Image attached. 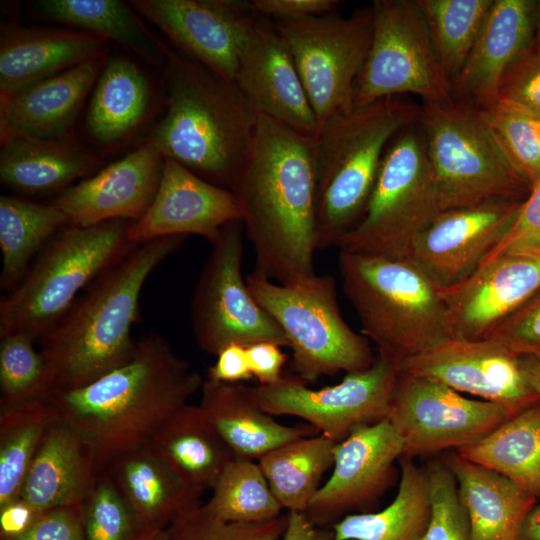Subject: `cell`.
I'll return each instance as SVG.
<instances>
[{"label": "cell", "instance_id": "ac0fdd59", "mask_svg": "<svg viewBox=\"0 0 540 540\" xmlns=\"http://www.w3.org/2000/svg\"><path fill=\"white\" fill-rule=\"evenodd\" d=\"M177 50L213 73L234 81L257 15L243 0H132Z\"/></svg>", "mask_w": 540, "mask_h": 540}, {"label": "cell", "instance_id": "91938a15", "mask_svg": "<svg viewBox=\"0 0 540 540\" xmlns=\"http://www.w3.org/2000/svg\"><path fill=\"white\" fill-rule=\"evenodd\" d=\"M131 540H168V534L166 529L143 530Z\"/></svg>", "mask_w": 540, "mask_h": 540}, {"label": "cell", "instance_id": "db71d44e", "mask_svg": "<svg viewBox=\"0 0 540 540\" xmlns=\"http://www.w3.org/2000/svg\"><path fill=\"white\" fill-rule=\"evenodd\" d=\"M252 378L247 348L238 343L224 347L207 371V379L224 383L240 384Z\"/></svg>", "mask_w": 540, "mask_h": 540}, {"label": "cell", "instance_id": "f907efd6", "mask_svg": "<svg viewBox=\"0 0 540 540\" xmlns=\"http://www.w3.org/2000/svg\"><path fill=\"white\" fill-rule=\"evenodd\" d=\"M6 540H86L81 505L42 512L27 530Z\"/></svg>", "mask_w": 540, "mask_h": 540}, {"label": "cell", "instance_id": "603a6c76", "mask_svg": "<svg viewBox=\"0 0 540 540\" xmlns=\"http://www.w3.org/2000/svg\"><path fill=\"white\" fill-rule=\"evenodd\" d=\"M164 157L148 139L137 149L59 194L53 203L69 225L91 226L114 219L136 221L150 207L160 184Z\"/></svg>", "mask_w": 540, "mask_h": 540}, {"label": "cell", "instance_id": "7a4b0ae2", "mask_svg": "<svg viewBox=\"0 0 540 540\" xmlns=\"http://www.w3.org/2000/svg\"><path fill=\"white\" fill-rule=\"evenodd\" d=\"M201 375L159 334L137 341L133 357L94 382L47 400L92 446L103 468L147 445L203 384Z\"/></svg>", "mask_w": 540, "mask_h": 540}, {"label": "cell", "instance_id": "7bdbcfd3", "mask_svg": "<svg viewBox=\"0 0 540 540\" xmlns=\"http://www.w3.org/2000/svg\"><path fill=\"white\" fill-rule=\"evenodd\" d=\"M480 109L533 189L540 182V114L497 98Z\"/></svg>", "mask_w": 540, "mask_h": 540}, {"label": "cell", "instance_id": "484cf974", "mask_svg": "<svg viewBox=\"0 0 540 540\" xmlns=\"http://www.w3.org/2000/svg\"><path fill=\"white\" fill-rule=\"evenodd\" d=\"M106 59H90L0 99V137H74L76 119Z\"/></svg>", "mask_w": 540, "mask_h": 540}, {"label": "cell", "instance_id": "ee69618b", "mask_svg": "<svg viewBox=\"0 0 540 540\" xmlns=\"http://www.w3.org/2000/svg\"><path fill=\"white\" fill-rule=\"evenodd\" d=\"M288 514L264 523H233L213 515L195 502L177 515L166 528L168 540H279Z\"/></svg>", "mask_w": 540, "mask_h": 540}, {"label": "cell", "instance_id": "816d5d0a", "mask_svg": "<svg viewBox=\"0 0 540 540\" xmlns=\"http://www.w3.org/2000/svg\"><path fill=\"white\" fill-rule=\"evenodd\" d=\"M250 8L258 16L271 20H289L332 14L340 5L336 0H251Z\"/></svg>", "mask_w": 540, "mask_h": 540}, {"label": "cell", "instance_id": "1f68e13d", "mask_svg": "<svg viewBox=\"0 0 540 540\" xmlns=\"http://www.w3.org/2000/svg\"><path fill=\"white\" fill-rule=\"evenodd\" d=\"M440 458L457 482L471 540H518L524 520L538 500L504 476L456 451H448Z\"/></svg>", "mask_w": 540, "mask_h": 540}, {"label": "cell", "instance_id": "4316f807", "mask_svg": "<svg viewBox=\"0 0 540 540\" xmlns=\"http://www.w3.org/2000/svg\"><path fill=\"white\" fill-rule=\"evenodd\" d=\"M100 471L89 442L58 416L32 460L20 498L39 513L80 506Z\"/></svg>", "mask_w": 540, "mask_h": 540}, {"label": "cell", "instance_id": "e575fe53", "mask_svg": "<svg viewBox=\"0 0 540 540\" xmlns=\"http://www.w3.org/2000/svg\"><path fill=\"white\" fill-rule=\"evenodd\" d=\"M397 494L384 509L348 514L334 524V540H419L430 517L429 483L425 467L412 458L399 460Z\"/></svg>", "mask_w": 540, "mask_h": 540}, {"label": "cell", "instance_id": "d6986e66", "mask_svg": "<svg viewBox=\"0 0 540 540\" xmlns=\"http://www.w3.org/2000/svg\"><path fill=\"white\" fill-rule=\"evenodd\" d=\"M524 201L440 211L413 242L408 259L439 289L470 277L513 227Z\"/></svg>", "mask_w": 540, "mask_h": 540}, {"label": "cell", "instance_id": "ffe728a7", "mask_svg": "<svg viewBox=\"0 0 540 540\" xmlns=\"http://www.w3.org/2000/svg\"><path fill=\"white\" fill-rule=\"evenodd\" d=\"M234 220H241V211L232 190L208 182L178 162L164 158L157 193L145 214L131 222L128 236L136 245L190 234L212 243L221 229Z\"/></svg>", "mask_w": 540, "mask_h": 540}, {"label": "cell", "instance_id": "60d3db41", "mask_svg": "<svg viewBox=\"0 0 540 540\" xmlns=\"http://www.w3.org/2000/svg\"><path fill=\"white\" fill-rule=\"evenodd\" d=\"M438 60L452 81L463 67L493 0H417Z\"/></svg>", "mask_w": 540, "mask_h": 540}, {"label": "cell", "instance_id": "f1b7e54d", "mask_svg": "<svg viewBox=\"0 0 540 540\" xmlns=\"http://www.w3.org/2000/svg\"><path fill=\"white\" fill-rule=\"evenodd\" d=\"M103 470L126 499L140 531L166 529L204 493L186 482L150 444L123 453Z\"/></svg>", "mask_w": 540, "mask_h": 540}, {"label": "cell", "instance_id": "8fae6325", "mask_svg": "<svg viewBox=\"0 0 540 540\" xmlns=\"http://www.w3.org/2000/svg\"><path fill=\"white\" fill-rule=\"evenodd\" d=\"M371 12V44L355 86L354 105L405 93L423 102L451 100V81L417 0H374Z\"/></svg>", "mask_w": 540, "mask_h": 540}, {"label": "cell", "instance_id": "4fadbf2b", "mask_svg": "<svg viewBox=\"0 0 540 540\" xmlns=\"http://www.w3.org/2000/svg\"><path fill=\"white\" fill-rule=\"evenodd\" d=\"M242 220L226 224L197 280L191 323L198 346L216 356L224 347L269 341L288 347L281 328L255 301L242 276Z\"/></svg>", "mask_w": 540, "mask_h": 540}, {"label": "cell", "instance_id": "5b68a950", "mask_svg": "<svg viewBox=\"0 0 540 540\" xmlns=\"http://www.w3.org/2000/svg\"><path fill=\"white\" fill-rule=\"evenodd\" d=\"M421 107L388 97L332 115L316 141L318 249L339 246L362 219L385 151L419 119Z\"/></svg>", "mask_w": 540, "mask_h": 540}, {"label": "cell", "instance_id": "f546056e", "mask_svg": "<svg viewBox=\"0 0 540 540\" xmlns=\"http://www.w3.org/2000/svg\"><path fill=\"white\" fill-rule=\"evenodd\" d=\"M200 390L202 414L234 457L259 460L283 444L318 433L309 424L289 426L276 421L247 395L242 384L206 379Z\"/></svg>", "mask_w": 540, "mask_h": 540}, {"label": "cell", "instance_id": "ba28073f", "mask_svg": "<svg viewBox=\"0 0 540 540\" xmlns=\"http://www.w3.org/2000/svg\"><path fill=\"white\" fill-rule=\"evenodd\" d=\"M419 120L441 211L527 199L531 185L479 107L454 98L423 102Z\"/></svg>", "mask_w": 540, "mask_h": 540}, {"label": "cell", "instance_id": "3957f363", "mask_svg": "<svg viewBox=\"0 0 540 540\" xmlns=\"http://www.w3.org/2000/svg\"><path fill=\"white\" fill-rule=\"evenodd\" d=\"M186 238L168 236L136 245L88 287L41 340L49 395L84 387L133 357L137 341L132 327L144 283Z\"/></svg>", "mask_w": 540, "mask_h": 540}, {"label": "cell", "instance_id": "52a82bcc", "mask_svg": "<svg viewBox=\"0 0 540 540\" xmlns=\"http://www.w3.org/2000/svg\"><path fill=\"white\" fill-rule=\"evenodd\" d=\"M131 222L114 219L61 230L20 283L1 298L0 335L21 332L41 341L78 294L136 246L128 236Z\"/></svg>", "mask_w": 540, "mask_h": 540}, {"label": "cell", "instance_id": "7c38bea8", "mask_svg": "<svg viewBox=\"0 0 540 540\" xmlns=\"http://www.w3.org/2000/svg\"><path fill=\"white\" fill-rule=\"evenodd\" d=\"M273 22L292 56L319 127L332 115L351 109L371 44V8L350 17L330 14Z\"/></svg>", "mask_w": 540, "mask_h": 540}, {"label": "cell", "instance_id": "680465c9", "mask_svg": "<svg viewBox=\"0 0 540 540\" xmlns=\"http://www.w3.org/2000/svg\"><path fill=\"white\" fill-rule=\"evenodd\" d=\"M518 540H540V502L531 509L525 518Z\"/></svg>", "mask_w": 540, "mask_h": 540}, {"label": "cell", "instance_id": "d6a6232c", "mask_svg": "<svg viewBox=\"0 0 540 540\" xmlns=\"http://www.w3.org/2000/svg\"><path fill=\"white\" fill-rule=\"evenodd\" d=\"M31 13L121 45L149 64L162 69L169 47L143 23L134 8L120 0H37Z\"/></svg>", "mask_w": 540, "mask_h": 540}, {"label": "cell", "instance_id": "11a10c76", "mask_svg": "<svg viewBox=\"0 0 540 540\" xmlns=\"http://www.w3.org/2000/svg\"><path fill=\"white\" fill-rule=\"evenodd\" d=\"M40 513L23 499L0 509L1 540L17 536L27 530Z\"/></svg>", "mask_w": 540, "mask_h": 540}, {"label": "cell", "instance_id": "c3c4849f", "mask_svg": "<svg viewBox=\"0 0 540 540\" xmlns=\"http://www.w3.org/2000/svg\"><path fill=\"white\" fill-rule=\"evenodd\" d=\"M487 338L498 341L518 356L540 355V289Z\"/></svg>", "mask_w": 540, "mask_h": 540}, {"label": "cell", "instance_id": "7402d4cb", "mask_svg": "<svg viewBox=\"0 0 540 540\" xmlns=\"http://www.w3.org/2000/svg\"><path fill=\"white\" fill-rule=\"evenodd\" d=\"M540 289V256L499 254L466 280L440 290L453 338L489 334Z\"/></svg>", "mask_w": 540, "mask_h": 540}, {"label": "cell", "instance_id": "44dd1931", "mask_svg": "<svg viewBox=\"0 0 540 540\" xmlns=\"http://www.w3.org/2000/svg\"><path fill=\"white\" fill-rule=\"evenodd\" d=\"M234 83L259 114L300 134L317 135L316 116L273 20L257 15L240 56Z\"/></svg>", "mask_w": 540, "mask_h": 540}, {"label": "cell", "instance_id": "7dc6e473", "mask_svg": "<svg viewBox=\"0 0 540 540\" xmlns=\"http://www.w3.org/2000/svg\"><path fill=\"white\" fill-rule=\"evenodd\" d=\"M496 98L540 114V19L532 46L505 73Z\"/></svg>", "mask_w": 540, "mask_h": 540}, {"label": "cell", "instance_id": "cb8c5ba5", "mask_svg": "<svg viewBox=\"0 0 540 540\" xmlns=\"http://www.w3.org/2000/svg\"><path fill=\"white\" fill-rule=\"evenodd\" d=\"M537 1L493 0L452 92L479 108L490 104L509 68L532 46Z\"/></svg>", "mask_w": 540, "mask_h": 540}, {"label": "cell", "instance_id": "b9f144b4", "mask_svg": "<svg viewBox=\"0 0 540 540\" xmlns=\"http://www.w3.org/2000/svg\"><path fill=\"white\" fill-rule=\"evenodd\" d=\"M0 337V411L47 399L46 365L36 340L21 332Z\"/></svg>", "mask_w": 540, "mask_h": 540}, {"label": "cell", "instance_id": "277c9868", "mask_svg": "<svg viewBox=\"0 0 540 540\" xmlns=\"http://www.w3.org/2000/svg\"><path fill=\"white\" fill-rule=\"evenodd\" d=\"M163 71L166 108L148 138L208 182L231 190L259 113L234 81L169 47Z\"/></svg>", "mask_w": 540, "mask_h": 540}, {"label": "cell", "instance_id": "d590c367", "mask_svg": "<svg viewBox=\"0 0 540 540\" xmlns=\"http://www.w3.org/2000/svg\"><path fill=\"white\" fill-rule=\"evenodd\" d=\"M456 452L504 476L540 502V400Z\"/></svg>", "mask_w": 540, "mask_h": 540}, {"label": "cell", "instance_id": "9c48e42d", "mask_svg": "<svg viewBox=\"0 0 540 540\" xmlns=\"http://www.w3.org/2000/svg\"><path fill=\"white\" fill-rule=\"evenodd\" d=\"M255 301L283 331L291 349L293 375L306 384L339 372L369 368L374 360L367 339L344 320L336 281L313 275L288 284L252 272L246 278Z\"/></svg>", "mask_w": 540, "mask_h": 540}, {"label": "cell", "instance_id": "5bb4252c", "mask_svg": "<svg viewBox=\"0 0 540 540\" xmlns=\"http://www.w3.org/2000/svg\"><path fill=\"white\" fill-rule=\"evenodd\" d=\"M398 374V363L377 352L369 368L346 373L335 385L312 389L291 375L244 389L266 413L299 417L338 443L355 428L387 418Z\"/></svg>", "mask_w": 540, "mask_h": 540}, {"label": "cell", "instance_id": "8992f818", "mask_svg": "<svg viewBox=\"0 0 540 540\" xmlns=\"http://www.w3.org/2000/svg\"><path fill=\"white\" fill-rule=\"evenodd\" d=\"M345 295L363 335L397 363L453 338L440 290L408 258L340 251Z\"/></svg>", "mask_w": 540, "mask_h": 540}, {"label": "cell", "instance_id": "f35d334b", "mask_svg": "<svg viewBox=\"0 0 540 540\" xmlns=\"http://www.w3.org/2000/svg\"><path fill=\"white\" fill-rule=\"evenodd\" d=\"M57 418L47 399L0 411V509L20 498L32 460Z\"/></svg>", "mask_w": 540, "mask_h": 540}, {"label": "cell", "instance_id": "74e56055", "mask_svg": "<svg viewBox=\"0 0 540 540\" xmlns=\"http://www.w3.org/2000/svg\"><path fill=\"white\" fill-rule=\"evenodd\" d=\"M336 444L316 434L283 444L257 460L282 509L306 511L333 467Z\"/></svg>", "mask_w": 540, "mask_h": 540}, {"label": "cell", "instance_id": "6f0895ef", "mask_svg": "<svg viewBox=\"0 0 540 540\" xmlns=\"http://www.w3.org/2000/svg\"><path fill=\"white\" fill-rule=\"evenodd\" d=\"M521 369L540 397V355L520 356Z\"/></svg>", "mask_w": 540, "mask_h": 540}, {"label": "cell", "instance_id": "2e32d148", "mask_svg": "<svg viewBox=\"0 0 540 540\" xmlns=\"http://www.w3.org/2000/svg\"><path fill=\"white\" fill-rule=\"evenodd\" d=\"M403 444L387 419L355 428L334 451L333 470L304 512L331 528L348 514L369 512L392 487Z\"/></svg>", "mask_w": 540, "mask_h": 540}, {"label": "cell", "instance_id": "836d02e7", "mask_svg": "<svg viewBox=\"0 0 540 540\" xmlns=\"http://www.w3.org/2000/svg\"><path fill=\"white\" fill-rule=\"evenodd\" d=\"M149 444L186 482L204 492L234 458L199 406L189 403L162 424Z\"/></svg>", "mask_w": 540, "mask_h": 540}, {"label": "cell", "instance_id": "ab89813d", "mask_svg": "<svg viewBox=\"0 0 540 540\" xmlns=\"http://www.w3.org/2000/svg\"><path fill=\"white\" fill-rule=\"evenodd\" d=\"M211 490L204 505L224 521L264 523L282 515V507L254 460L234 457Z\"/></svg>", "mask_w": 540, "mask_h": 540}, {"label": "cell", "instance_id": "e0dca14e", "mask_svg": "<svg viewBox=\"0 0 540 540\" xmlns=\"http://www.w3.org/2000/svg\"><path fill=\"white\" fill-rule=\"evenodd\" d=\"M399 372L504 406L513 415L540 400L520 356L492 338H450L398 363Z\"/></svg>", "mask_w": 540, "mask_h": 540}, {"label": "cell", "instance_id": "9a60e30c", "mask_svg": "<svg viewBox=\"0 0 540 540\" xmlns=\"http://www.w3.org/2000/svg\"><path fill=\"white\" fill-rule=\"evenodd\" d=\"M511 416L499 404L399 372L386 419L402 441V457L414 459L473 444Z\"/></svg>", "mask_w": 540, "mask_h": 540}, {"label": "cell", "instance_id": "bcb514c9", "mask_svg": "<svg viewBox=\"0 0 540 540\" xmlns=\"http://www.w3.org/2000/svg\"><path fill=\"white\" fill-rule=\"evenodd\" d=\"M429 483L430 517L419 540H471L470 525L457 482L441 458L425 466Z\"/></svg>", "mask_w": 540, "mask_h": 540}, {"label": "cell", "instance_id": "4dcf8cb0", "mask_svg": "<svg viewBox=\"0 0 540 540\" xmlns=\"http://www.w3.org/2000/svg\"><path fill=\"white\" fill-rule=\"evenodd\" d=\"M84 128L104 149L126 144L144 126L153 103V88L145 72L126 56L107 57L94 84Z\"/></svg>", "mask_w": 540, "mask_h": 540}, {"label": "cell", "instance_id": "d4e9b609", "mask_svg": "<svg viewBox=\"0 0 540 540\" xmlns=\"http://www.w3.org/2000/svg\"><path fill=\"white\" fill-rule=\"evenodd\" d=\"M107 43L103 38L71 28L2 23L0 99L90 59L107 55Z\"/></svg>", "mask_w": 540, "mask_h": 540}, {"label": "cell", "instance_id": "6da1fadb", "mask_svg": "<svg viewBox=\"0 0 540 540\" xmlns=\"http://www.w3.org/2000/svg\"><path fill=\"white\" fill-rule=\"evenodd\" d=\"M231 190L256 257L255 271L281 284L315 275L318 175L315 137L259 114Z\"/></svg>", "mask_w": 540, "mask_h": 540}, {"label": "cell", "instance_id": "83f0119b", "mask_svg": "<svg viewBox=\"0 0 540 540\" xmlns=\"http://www.w3.org/2000/svg\"><path fill=\"white\" fill-rule=\"evenodd\" d=\"M103 167V161L75 137L1 138L0 180L18 194L59 195L77 180L86 179Z\"/></svg>", "mask_w": 540, "mask_h": 540}, {"label": "cell", "instance_id": "8d00e7d4", "mask_svg": "<svg viewBox=\"0 0 540 540\" xmlns=\"http://www.w3.org/2000/svg\"><path fill=\"white\" fill-rule=\"evenodd\" d=\"M66 215L53 202L15 195L0 197V287L10 292L27 274L31 261L65 227Z\"/></svg>", "mask_w": 540, "mask_h": 540}, {"label": "cell", "instance_id": "f6af8a7d", "mask_svg": "<svg viewBox=\"0 0 540 540\" xmlns=\"http://www.w3.org/2000/svg\"><path fill=\"white\" fill-rule=\"evenodd\" d=\"M86 540H131L136 518L110 476L101 470L81 504Z\"/></svg>", "mask_w": 540, "mask_h": 540}, {"label": "cell", "instance_id": "681fc988", "mask_svg": "<svg viewBox=\"0 0 540 540\" xmlns=\"http://www.w3.org/2000/svg\"><path fill=\"white\" fill-rule=\"evenodd\" d=\"M499 254L540 256V182L523 202L509 233L488 258Z\"/></svg>", "mask_w": 540, "mask_h": 540}, {"label": "cell", "instance_id": "f5cc1de1", "mask_svg": "<svg viewBox=\"0 0 540 540\" xmlns=\"http://www.w3.org/2000/svg\"><path fill=\"white\" fill-rule=\"evenodd\" d=\"M246 348L252 376L259 385H273L282 379L287 355L282 352L280 345L262 341L247 345Z\"/></svg>", "mask_w": 540, "mask_h": 540}, {"label": "cell", "instance_id": "9f6ffc18", "mask_svg": "<svg viewBox=\"0 0 540 540\" xmlns=\"http://www.w3.org/2000/svg\"><path fill=\"white\" fill-rule=\"evenodd\" d=\"M283 540H334L331 528L313 524L304 512L290 511Z\"/></svg>", "mask_w": 540, "mask_h": 540}, {"label": "cell", "instance_id": "30bf717a", "mask_svg": "<svg viewBox=\"0 0 540 540\" xmlns=\"http://www.w3.org/2000/svg\"><path fill=\"white\" fill-rule=\"evenodd\" d=\"M440 211L423 136L409 126L388 145L364 215L338 247L348 253L407 258Z\"/></svg>", "mask_w": 540, "mask_h": 540}]
</instances>
